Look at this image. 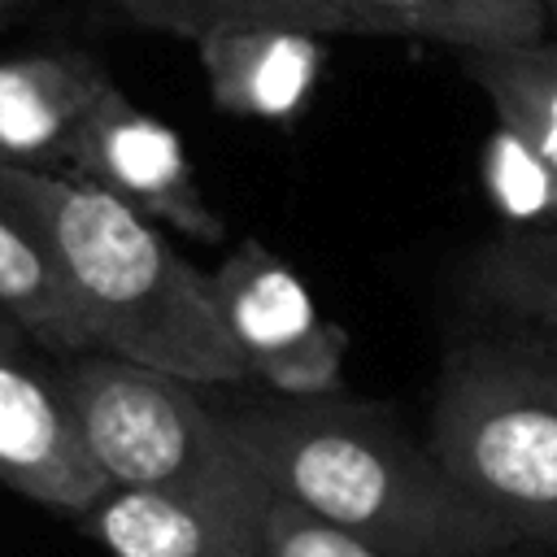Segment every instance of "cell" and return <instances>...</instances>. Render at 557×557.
<instances>
[{"label": "cell", "mask_w": 557, "mask_h": 557, "mask_svg": "<svg viewBox=\"0 0 557 557\" xmlns=\"http://www.w3.org/2000/svg\"><path fill=\"white\" fill-rule=\"evenodd\" d=\"M209 278L248 383L296 400L344 392L348 331L322 313L305 278L274 248L239 239Z\"/></svg>", "instance_id": "cell-5"}, {"label": "cell", "mask_w": 557, "mask_h": 557, "mask_svg": "<svg viewBox=\"0 0 557 557\" xmlns=\"http://www.w3.org/2000/svg\"><path fill=\"white\" fill-rule=\"evenodd\" d=\"M209 100L226 117L287 126L313 100L331 48L326 35L287 26H235L196 44Z\"/></svg>", "instance_id": "cell-8"}, {"label": "cell", "mask_w": 557, "mask_h": 557, "mask_svg": "<svg viewBox=\"0 0 557 557\" xmlns=\"http://www.w3.org/2000/svg\"><path fill=\"white\" fill-rule=\"evenodd\" d=\"M270 492V487H265ZM261 500H183L113 487L78 527L109 557H261Z\"/></svg>", "instance_id": "cell-10"}, {"label": "cell", "mask_w": 557, "mask_h": 557, "mask_svg": "<svg viewBox=\"0 0 557 557\" xmlns=\"http://www.w3.org/2000/svg\"><path fill=\"white\" fill-rule=\"evenodd\" d=\"M0 200L48 248L87 352H109L200 387H239L248 370L226 335L213 278L165 226L74 178L0 161Z\"/></svg>", "instance_id": "cell-1"}, {"label": "cell", "mask_w": 557, "mask_h": 557, "mask_svg": "<svg viewBox=\"0 0 557 557\" xmlns=\"http://www.w3.org/2000/svg\"><path fill=\"white\" fill-rule=\"evenodd\" d=\"M461 74L483 91L496 126L557 174V35L492 52H466Z\"/></svg>", "instance_id": "cell-12"}, {"label": "cell", "mask_w": 557, "mask_h": 557, "mask_svg": "<svg viewBox=\"0 0 557 557\" xmlns=\"http://www.w3.org/2000/svg\"><path fill=\"white\" fill-rule=\"evenodd\" d=\"M30 4H39V0H0V22L13 17V13H22V9H30Z\"/></svg>", "instance_id": "cell-19"}, {"label": "cell", "mask_w": 557, "mask_h": 557, "mask_svg": "<svg viewBox=\"0 0 557 557\" xmlns=\"http://www.w3.org/2000/svg\"><path fill=\"white\" fill-rule=\"evenodd\" d=\"M257 553L261 557H387L383 548L366 544L361 535L318 518L313 509L296 505L278 487L265 492L257 518Z\"/></svg>", "instance_id": "cell-17"}, {"label": "cell", "mask_w": 557, "mask_h": 557, "mask_svg": "<svg viewBox=\"0 0 557 557\" xmlns=\"http://www.w3.org/2000/svg\"><path fill=\"white\" fill-rule=\"evenodd\" d=\"M257 470L387 557H500L518 540L479 513L444 466L383 405L335 396H274L226 409Z\"/></svg>", "instance_id": "cell-2"}, {"label": "cell", "mask_w": 557, "mask_h": 557, "mask_svg": "<svg viewBox=\"0 0 557 557\" xmlns=\"http://www.w3.org/2000/svg\"><path fill=\"white\" fill-rule=\"evenodd\" d=\"M26 344H30V339H26L9 318H0V357H22V361H26Z\"/></svg>", "instance_id": "cell-18"}, {"label": "cell", "mask_w": 557, "mask_h": 557, "mask_svg": "<svg viewBox=\"0 0 557 557\" xmlns=\"http://www.w3.org/2000/svg\"><path fill=\"white\" fill-rule=\"evenodd\" d=\"M57 387L109 487L183 500H257L270 487L226 409L200 400V383L109 352H78L57 370Z\"/></svg>", "instance_id": "cell-4"}, {"label": "cell", "mask_w": 557, "mask_h": 557, "mask_svg": "<svg viewBox=\"0 0 557 557\" xmlns=\"http://www.w3.org/2000/svg\"><path fill=\"white\" fill-rule=\"evenodd\" d=\"M370 35H409L466 52L513 48L548 35L544 0H348Z\"/></svg>", "instance_id": "cell-11"}, {"label": "cell", "mask_w": 557, "mask_h": 557, "mask_svg": "<svg viewBox=\"0 0 557 557\" xmlns=\"http://www.w3.org/2000/svg\"><path fill=\"white\" fill-rule=\"evenodd\" d=\"M109 70L74 48L22 52L0 61V161L65 174L74 135L100 91Z\"/></svg>", "instance_id": "cell-9"}, {"label": "cell", "mask_w": 557, "mask_h": 557, "mask_svg": "<svg viewBox=\"0 0 557 557\" xmlns=\"http://www.w3.org/2000/svg\"><path fill=\"white\" fill-rule=\"evenodd\" d=\"M0 487L70 518L113 492L57 379H39L22 357H0Z\"/></svg>", "instance_id": "cell-7"}, {"label": "cell", "mask_w": 557, "mask_h": 557, "mask_svg": "<svg viewBox=\"0 0 557 557\" xmlns=\"http://www.w3.org/2000/svg\"><path fill=\"white\" fill-rule=\"evenodd\" d=\"M544 22H548V35H557V0H544Z\"/></svg>", "instance_id": "cell-20"}, {"label": "cell", "mask_w": 557, "mask_h": 557, "mask_svg": "<svg viewBox=\"0 0 557 557\" xmlns=\"http://www.w3.org/2000/svg\"><path fill=\"white\" fill-rule=\"evenodd\" d=\"M117 9L148 30L200 44L235 26H287L309 35H370L348 0H117Z\"/></svg>", "instance_id": "cell-15"}, {"label": "cell", "mask_w": 557, "mask_h": 557, "mask_svg": "<svg viewBox=\"0 0 557 557\" xmlns=\"http://www.w3.org/2000/svg\"><path fill=\"white\" fill-rule=\"evenodd\" d=\"M483 187L500 205L509 226L557 218V174L500 126L483 144Z\"/></svg>", "instance_id": "cell-16"}, {"label": "cell", "mask_w": 557, "mask_h": 557, "mask_svg": "<svg viewBox=\"0 0 557 557\" xmlns=\"http://www.w3.org/2000/svg\"><path fill=\"white\" fill-rule=\"evenodd\" d=\"M426 448L518 544H557V348L531 335L453 344Z\"/></svg>", "instance_id": "cell-3"}, {"label": "cell", "mask_w": 557, "mask_h": 557, "mask_svg": "<svg viewBox=\"0 0 557 557\" xmlns=\"http://www.w3.org/2000/svg\"><path fill=\"white\" fill-rule=\"evenodd\" d=\"M65 174L117 196L135 213L196 244H218L226 235L222 213L200 191L178 131L139 109L117 83H109L83 117Z\"/></svg>", "instance_id": "cell-6"}, {"label": "cell", "mask_w": 557, "mask_h": 557, "mask_svg": "<svg viewBox=\"0 0 557 557\" xmlns=\"http://www.w3.org/2000/svg\"><path fill=\"white\" fill-rule=\"evenodd\" d=\"M470 283L518 335L557 348V218L492 235L474 257Z\"/></svg>", "instance_id": "cell-13"}, {"label": "cell", "mask_w": 557, "mask_h": 557, "mask_svg": "<svg viewBox=\"0 0 557 557\" xmlns=\"http://www.w3.org/2000/svg\"><path fill=\"white\" fill-rule=\"evenodd\" d=\"M0 318H9L30 344L78 357L87 352V335L70 309L61 274L35 231L0 200Z\"/></svg>", "instance_id": "cell-14"}]
</instances>
